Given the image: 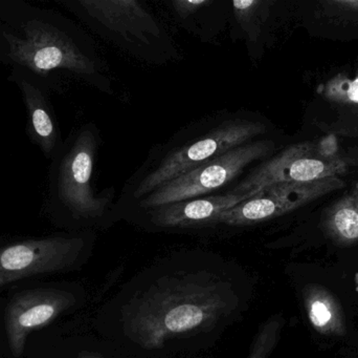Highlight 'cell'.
Instances as JSON below:
<instances>
[{"mask_svg": "<svg viewBox=\"0 0 358 358\" xmlns=\"http://www.w3.org/2000/svg\"><path fill=\"white\" fill-rule=\"evenodd\" d=\"M227 296L213 285L185 283L150 294L134 315L132 328L138 340L159 346L172 336L197 331L218 319L227 308Z\"/></svg>", "mask_w": 358, "mask_h": 358, "instance_id": "obj_1", "label": "cell"}, {"mask_svg": "<svg viewBox=\"0 0 358 358\" xmlns=\"http://www.w3.org/2000/svg\"><path fill=\"white\" fill-rule=\"evenodd\" d=\"M358 155L328 149L323 144L305 142L292 145L255 168L231 193H258L281 183H310L345 176L357 165Z\"/></svg>", "mask_w": 358, "mask_h": 358, "instance_id": "obj_2", "label": "cell"}, {"mask_svg": "<svg viewBox=\"0 0 358 358\" xmlns=\"http://www.w3.org/2000/svg\"><path fill=\"white\" fill-rule=\"evenodd\" d=\"M264 132V124L260 122L248 120L222 122L210 132L170 151L141 181L136 191V197H147L166 183L235 147L254 141Z\"/></svg>", "mask_w": 358, "mask_h": 358, "instance_id": "obj_3", "label": "cell"}, {"mask_svg": "<svg viewBox=\"0 0 358 358\" xmlns=\"http://www.w3.org/2000/svg\"><path fill=\"white\" fill-rule=\"evenodd\" d=\"M273 149V142L250 141L181 174L147 195L142 205L157 208L176 202L204 197L237 178L250 164Z\"/></svg>", "mask_w": 358, "mask_h": 358, "instance_id": "obj_4", "label": "cell"}, {"mask_svg": "<svg viewBox=\"0 0 358 358\" xmlns=\"http://www.w3.org/2000/svg\"><path fill=\"white\" fill-rule=\"evenodd\" d=\"M22 31V37L3 34L8 56L17 64L37 74L58 69L84 76L96 74L94 60L61 29L43 21L29 20L23 25Z\"/></svg>", "mask_w": 358, "mask_h": 358, "instance_id": "obj_5", "label": "cell"}, {"mask_svg": "<svg viewBox=\"0 0 358 358\" xmlns=\"http://www.w3.org/2000/svg\"><path fill=\"white\" fill-rule=\"evenodd\" d=\"M96 146L94 132L84 128L78 132L59 165L57 195L76 218H100L106 209L107 200L96 197L92 186Z\"/></svg>", "mask_w": 358, "mask_h": 358, "instance_id": "obj_6", "label": "cell"}, {"mask_svg": "<svg viewBox=\"0 0 358 358\" xmlns=\"http://www.w3.org/2000/svg\"><path fill=\"white\" fill-rule=\"evenodd\" d=\"M83 248L79 237H50L0 246V288L71 267Z\"/></svg>", "mask_w": 358, "mask_h": 358, "instance_id": "obj_7", "label": "cell"}, {"mask_svg": "<svg viewBox=\"0 0 358 358\" xmlns=\"http://www.w3.org/2000/svg\"><path fill=\"white\" fill-rule=\"evenodd\" d=\"M342 179L331 178L310 183H281L259 191L254 197L238 204L219 216L218 222L229 226L256 224L278 218L311 203L344 186Z\"/></svg>", "mask_w": 358, "mask_h": 358, "instance_id": "obj_8", "label": "cell"}, {"mask_svg": "<svg viewBox=\"0 0 358 358\" xmlns=\"http://www.w3.org/2000/svg\"><path fill=\"white\" fill-rule=\"evenodd\" d=\"M73 303V294L63 290L41 288L16 294L4 312V328L13 357L22 355L29 334L50 325Z\"/></svg>", "mask_w": 358, "mask_h": 358, "instance_id": "obj_9", "label": "cell"}, {"mask_svg": "<svg viewBox=\"0 0 358 358\" xmlns=\"http://www.w3.org/2000/svg\"><path fill=\"white\" fill-rule=\"evenodd\" d=\"M257 193H229L224 195L196 198L176 202L161 207L153 208V221L162 227L200 226L208 223L218 222L219 216L238 204L254 197Z\"/></svg>", "mask_w": 358, "mask_h": 358, "instance_id": "obj_10", "label": "cell"}, {"mask_svg": "<svg viewBox=\"0 0 358 358\" xmlns=\"http://www.w3.org/2000/svg\"><path fill=\"white\" fill-rule=\"evenodd\" d=\"M80 4L105 27L122 35L138 25L157 27L148 11L136 0H83Z\"/></svg>", "mask_w": 358, "mask_h": 358, "instance_id": "obj_11", "label": "cell"}, {"mask_svg": "<svg viewBox=\"0 0 358 358\" xmlns=\"http://www.w3.org/2000/svg\"><path fill=\"white\" fill-rule=\"evenodd\" d=\"M29 116L31 140L46 156L56 147L59 139L58 126L43 92L27 80L19 84Z\"/></svg>", "mask_w": 358, "mask_h": 358, "instance_id": "obj_12", "label": "cell"}, {"mask_svg": "<svg viewBox=\"0 0 358 358\" xmlns=\"http://www.w3.org/2000/svg\"><path fill=\"white\" fill-rule=\"evenodd\" d=\"M323 226L328 237L336 243H358V183L328 208Z\"/></svg>", "mask_w": 358, "mask_h": 358, "instance_id": "obj_13", "label": "cell"}, {"mask_svg": "<svg viewBox=\"0 0 358 358\" xmlns=\"http://www.w3.org/2000/svg\"><path fill=\"white\" fill-rule=\"evenodd\" d=\"M306 306L310 323L323 334H343L344 323L340 306L326 290L313 289L307 292Z\"/></svg>", "mask_w": 358, "mask_h": 358, "instance_id": "obj_14", "label": "cell"}, {"mask_svg": "<svg viewBox=\"0 0 358 358\" xmlns=\"http://www.w3.org/2000/svg\"><path fill=\"white\" fill-rule=\"evenodd\" d=\"M280 327L275 319L266 322L259 330L248 358H268L277 344Z\"/></svg>", "mask_w": 358, "mask_h": 358, "instance_id": "obj_15", "label": "cell"}, {"mask_svg": "<svg viewBox=\"0 0 358 358\" xmlns=\"http://www.w3.org/2000/svg\"><path fill=\"white\" fill-rule=\"evenodd\" d=\"M210 4V1L208 0H176V1H173L176 11L181 16H189V15L194 14L202 6H208Z\"/></svg>", "mask_w": 358, "mask_h": 358, "instance_id": "obj_16", "label": "cell"}, {"mask_svg": "<svg viewBox=\"0 0 358 358\" xmlns=\"http://www.w3.org/2000/svg\"><path fill=\"white\" fill-rule=\"evenodd\" d=\"M338 16H358V1H330L326 4Z\"/></svg>", "mask_w": 358, "mask_h": 358, "instance_id": "obj_17", "label": "cell"}, {"mask_svg": "<svg viewBox=\"0 0 358 358\" xmlns=\"http://www.w3.org/2000/svg\"><path fill=\"white\" fill-rule=\"evenodd\" d=\"M349 97H350L351 100L358 102V79L351 83Z\"/></svg>", "mask_w": 358, "mask_h": 358, "instance_id": "obj_18", "label": "cell"}]
</instances>
